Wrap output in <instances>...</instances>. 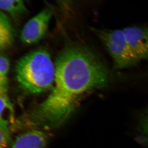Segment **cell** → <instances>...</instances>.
<instances>
[{"label": "cell", "instance_id": "obj_2", "mask_svg": "<svg viewBox=\"0 0 148 148\" xmlns=\"http://www.w3.org/2000/svg\"><path fill=\"white\" fill-rule=\"evenodd\" d=\"M15 71L18 84L27 93L39 94L53 88L55 64L45 49H36L21 57Z\"/></svg>", "mask_w": 148, "mask_h": 148}, {"label": "cell", "instance_id": "obj_5", "mask_svg": "<svg viewBox=\"0 0 148 148\" xmlns=\"http://www.w3.org/2000/svg\"><path fill=\"white\" fill-rule=\"evenodd\" d=\"M128 45L139 60L148 58V29L129 27L122 29Z\"/></svg>", "mask_w": 148, "mask_h": 148}, {"label": "cell", "instance_id": "obj_9", "mask_svg": "<svg viewBox=\"0 0 148 148\" xmlns=\"http://www.w3.org/2000/svg\"><path fill=\"white\" fill-rule=\"evenodd\" d=\"M10 62L6 57L1 55L0 58V90L8 91V75Z\"/></svg>", "mask_w": 148, "mask_h": 148}, {"label": "cell", "instance_id": "obj_13", "mask_svg": "<svg viewBox=\"0 0 148 148\" xmlns=\"http://www.w3.org/2000/svg\"><path fill=\"white\" fill-rule=\"evenodd\" d=\"M141 128L143 139L148 143V111L142 119Z\"/></svg>", "mask_w": 148, "mask_h": 148}, {"label": "cell", "instance_id": "obj_10", "mask_svg": "<svg viewBox=\"0 0 148 148\" xmlns=\"http://www.w3.org/2000/svg\"><path fill=\"white\" fill-rule=\"evenodd\" d=\"M0 122V148H6L10 140L9 131L8 127V121L6 120L1 119Z\"/></svg>", "mask_w": 148, "mask_h": 148}, {"label": "cell", "instance_id": "obj_6", "mask_svg": "<svg viewBox=\"0 0 148 148\" xmlns=\"http://www.w3.org/2000/svg\"><path fill=\"white\" fill-rule=\"evenodd\" d=\"M47 138L45 132L32 130L19 135L12 148H45Z\"/></svg>", "mask_w": 148, "mask_h": 148}, {"label": "cell", "instance_id": "obj_8", "mask_svg": "<svg viewBox=\"0 0 148 148\" xmlns=\"http://www.w3.org/2000/svg\"><path fill=\"white\" fill-rule=\"evenodd\" d=\"M1 9L15 20H19L28 13L24 0H0Z\"/></svg>", "mask_w": 148, "mask_h": 148}, {"label": "cell", "instance_id": "obj_1", "mask_svg": "<svg viewBox=\"0 0 148 148\" xmlns=\"http://www.w3.org/2000/svg\"><path fill=\"white\" fill-rule=\"evenodd\" d=\"M55 77L49 95L31 114L32 124L52 127L63 123L84 94L105 87L109 73L98 56L86 49L66 48L55 63Z\"/></svg>", "mask_w": 148, "mask_h": 148}, {"label": "cell", "instance_id": "obj_4", "mask_svg": "<svg viewBox=\"0 0 148 148\" xmlns=\"http://www.w3.org/2000/svg\"><path fill=\"white\" fill-rule=\"evenodd\" d=\"M52 14L50 9L45 8L27 21L21 31V41L31 45L41 40L47 32Z\"/></svg>", "mask_w": 148, "mask_h": 148}, {"label": "cell", "instance_id": "obj_12", "mask_svg": "<svg viewBox=\"0 0 148 148\" xmlns=\"http://www.w3.org/2000/svg\"><path fill=\"white\" fill-rule=\"evenodd\" d=\"M61 10L64 13H68L73 7L74 0H56Z\"/></svg>", "mask_w": 148, "mask_h": 148}, {"label": "cell", "instance_id": "obj_11", "mask_svg": "<svg viewBox=\"0 0 148 148\" xmlns=\"http://www.w3.org/2000/svg\"><path fill=\"white\" fill-rule=\"evenodd\" d=\"M0 100H1V116L4 113L6 110H9L13 115V110L8 95V91H0Z\"/></svg>", "mask_w": 148, "mask_h": 148}, {"label": "cell", "instance_id": "obj_3", "mask_svg": "<svg viewBox=\"0 0 148 148\" xmlns=\"http://www.w3.org/2000/svg\"><path fill=\"white\" fill-rule=\"evenodd\" d=\"M118 69L129 68L140 61L131 49L123 30H95Z\"/></svg>", "mask_w": 148, "mask_h": 148}, {"label": "cell", "instance_id": "obj_7", "mask_svg": "<svg viewBox=\"0 0 148 148\" xmlns=\"http://www.w3.org/2000/svg\"><path fill=\"white\" fill-rule=\"evenodd\" d=\"M14 32L10 20L4 12L0 14V49L3 51L12 45Z\"/></svg>", "mask_w": 148, "mask_h": 148}]
</instances>
